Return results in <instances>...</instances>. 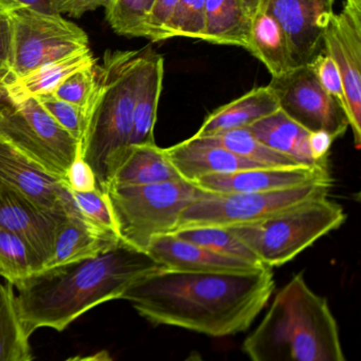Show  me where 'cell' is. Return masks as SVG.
<instances>
[{
	"label": "cell",
	"mask_w": 361,
	"mask_h": 361,
	"mask_svg": "<svg viewBox=\"0 0 361 361\" xmlns=\"http://www.w3.org/2000/svg\"><path fill=\"white\" fill-rule=\"evenodd\" d=\"M275 286L269 267L251 273L160 269L129 286L121 299L152 324L227 337L250 328Z\"/></svg>",
	"instance_id": "6da1fadb"
},
{
	"label": "cell",
	"mask_w": 361,
	"mask_h": 361,
	"mask_svg": "<svg viewBox=\"0 0 361 361\" xmlns=\"http://www.w3.org/2000/svg\"><path fill=\"white\" fill-rule=\"evenodd\" d=\"M162 269L146 252L121 241L93 258L44 269L13 286L29 336L42 328L63 332L97 305L122 298L129 286Z\"/></svg>",
	"instance_id": "7a4b0ae2"
},
{
	"label": "cell",
	"mask_w": 361,
	"mask_h": 361,
	"mask_svg": "<svg viewBox=\"0 0 361 361\" xmlns=\"http://www.w3.org/2000/svg\"><path fill=\"white\" fill-rule=\"evenodd\" d=\"M243 349L251 361H348L328 300L303 274L278 292Z\"/></svg>",
	"instance_id": "3957f363"
},
{
	"label": "cell",
	"mask_w": 361,
	"mask_h": 361,
	"mask_svg": "<svg viewBox=\"0 0 361 361\" xmlns=\"http://www.w3.org/2000/svg\"><path fill=\"white\" fill-rule=\"evenodd\" d=\"M146 49L107 51L97 66V88L87 112L78 154L91 167L97 188L105 192L110 171L129 145L136 91Z\"/></svg>",
	"instance_id": "277c9868"
},
{
	"label": "cell",
	"mask_w": 361,
	"mask_h": 361,
	"mask_svg": "<svg viewBox=\"0 0 361 361\" xmlns=\"http://www.w3.org/2000/svg\"><path fill=\"white\" fill-rule=\"evenodd\" d=\"M212 192L186 180L139 186L112 185L105 195L121 241L146 252L155 237L174 233L182 212Z\"/></svg>",
	"instance_id": "5b68a950"
},
{
	"label": "cell",
	"mask_w": 361,
	"mask_h": 361,
	"mask_svg": "<svg viewBox=\"0 0 361 361\" xmlns=\"http://www.w3.org/2000/svg\"><path fill=\"white\" fill-rule=\"evenodd\" d=\"M345 219L339 204L322 197L261 222L228 228L271 269L296 258L320 238L338 229Z\"/></svg>",
	"instance_id": "8992f818"
},
{
	"label": "cell",
	"mask_w": 361,
	"mask_h": 361,
	"mask_svg": "<svg viewBox=\"0 0 361 361\" xmlns=\"http://www.w3.org/2000/svg\"><path fill=\"white\" fill-rule=\"evenodd\" d=\"M0 141L66 180L80 142L61 128L36 97L15 102L0 82Z\"/></svg>",
	"instance_id": "52a82bcc"
},
{
	"label": "cell",
	"mask_w": 361,
	"mask_h": 361,
	"mask_svg": "<svg viewBox=\"0 0 361 361\" xmlns=\"http://www.w3.org/2000/svg\"><path fill=\"white\" fill-rule=\"evenodd\" d=\"M332 183H312L265 192L211 193L191 203L180 216L178 229L254 224L314 200L328 197Z\"/></svg>",
	"instance_id": "ba28073f"
},
{
	"label": "cell",
	"mask_w": 361,
	"mask_h": 361,
	"mask_svg": "<svg viewBox=\"0 0 361 361\" xmlns=\"http://www.w3.org/2000/svg\"><path fill=\"white\" fill-rule=\"evenodd\" d=\"M8 15L12 23L13 61L4 82L89 48L86 32L61 15L27 8H15Z\"/></svg>",
	"instance_id": "9c48e42d"
},
{
	"label": "cell",
	"mask_w": 361,
	"mask_h": 361,
	"mask_svg": "<svg viewBox=\"0 0 361 361\" xmlns=\"http://www.w3.org/2000/svg\"><path fill=\"white\" fill-rule=\"evenodd\" d=\"M268 87L280 110L309 133L324 131L334 141L347 133L348 114L324 90L311 66H301L273 78Z\"/></svg>",
	"instance_id": "30bf717a"
},
{
	"label": "cell",
	"mask_w": 361,
	"mask_h": 361,
	"mask_svg": "<svg viewBox=\"0 0 361 361\" xmlns=\"http://www.w3.org/2000/svg\"><path fill=\"white\" fill-rule=\"evenodd\" d=\"M324 53L336 63L349 109L356 149L361 146V0H345L324 37Z\"/></svg>",
	"instance_id": "8fae6325"
},
{
	"label": "cell",
	"mask_w": 361,
	"mask_h": 361,
	"mask_svg": "<svg viewBox=\"0 0 361 361\" xmlns=\"http://www.w3.org/2000/svg\"><path fill=\"white\" fill-rule=\"evenodd\" d=\"M336 0H263L268 12L285 32L296 68L309 65L324 52V37Z\"/></svg>",
	"instance_id": "7c38bea8"
},
{
	"label": "cell",
	"mask_w": 361,
	"mask_h": 361,
	"mask_svg": "<svg viewBox=\"0 0 361 361\" xmlns=\"http://www.w3.org/2000/svg\"><path fill=\"white\" fill-rule=\"evenodd\" d=\"M0 180L55 216H80L66 180L0 141Z\"/></svg>",
	"instance_id": "4fadbf2b"
},
{
	"label": "cell",
	"mask_w": 361,
	"mask_h": 361,
	"mask_svg": "<svg viewBox=\"0 0 361 361\" xmlns=\"http://www.w3.org/2000/svg\"><path fill=\"white\" fill-rule=\"evenodd\" d=\"M333 183L330 171L324 167H261L228 175H211L194 183L208 192H265L294 188L312 183Z\"/></svg>",
	"instance_id": "5bb4252c"
},
{
	"label": "cell",
	"mask_w": 361,
	"mask_h": 361,
	"mask_svg": "<svg viewBox=\"0 0 361 361\" xmlns=\"http://www.w3.org/2000/svg\"><path fill=\"white\" fill-rule=\"evenodd\" d=\"M67 216H55L0 180V227L20 235L42 262L52 255L57 226Z\"/></svg>",
	"instance_id": "9a60e30c"
},
{
	"label": "cell",
	"mask_w": 361,
	"mask_h": 361,
	"mask_svg": "<svg viewBox=\"0 0 361 361\" xmlns=\"http://www.w3.org/2000/svg\"><path fill=\"white\" fill-rule=\"evenodd\" d=\"M146 252L163 269L169 271L251 273L267 267L218 254L203 246L180 239L174 233L155 237L148 244Z\"/></svg>",
	"instance_id": "2e32d148"
},
{
	"label": "cell",
	"mask_w": 361,
	"mask_h": 361,
	"mask_svg": "<svg viewBox=\"0 0 361 361\" xmlns=\"http://www.w3.org/2000/svg\"><path fill=\"white\" fill-rule=\"evenodd\" d=\"M165 152L180 177L191 183L206 176L228 175L266 167L241 158L224 148L201 145L189 140L165 148Z\"/></svg>",
	"instance_id": "e0dca14e"
},
{
	"label": "cell",
	"mask_w": 361,
	"mask_h": 361,
	"mask_svg": "<svg viewBox=\"0 0 361 361\" xmlns=\"http://www.w3.org/2000/svg\"><path fill=\"white\" fill-rule=\"evenodd\" d=\"M120 242L117 233L101 231L80 216H68L57 226L52 255L44 269L93 258Z\"/></svg>",
	"instance_id": "ac0fdd59"
},
{
	"label": "cell",
	"mask_w": 361,
	"mask_h": 361,
	"mask_svg": "<svg viewBox=\"0 0 361 361\" xmlns=\"http://www.w3.org/2000/svg\"><path fill=\"white\" fill-rule=\"evenodd\" d=\"M179 180L184 179L165 149L156 144L129 145L112 165L107 188L112 185L139 186Z\"/></svg>",
	"instance_id": "d6986e66"
},
{
	"label": "cell",
	"mask_w": 361,
	"mask_h": 361,
	"mask_svg": "<svg viewBox=\"0 0 361 361\" xmlns=\"http://www.w3.org/2000/svg\"><path fill=\"white\" fill-rule=\"evenodd\" d=\"M165 61L150 48L146 49L134 106L129 145H153L154 129L162 90Z\"/></svg>",
	"instance_id": "ffe728a7"
},
{
	"label": "cell",
	"mask_w": 361,
	"mask_h": 361,
	"mask_svg": "<svg viewBox=\"0 0 361 361\" xmlns=\"http://www.w3.org/2000/svg\"><path fill=\"white\" fill-rule=\"evenodd\" d=\"M279 109L277 99L269 87H258L208 114L193 137H210L247 128Z\"/></svg>",
	"instance_id": "44dd1931"
},
{
	"label": "cell",
	"mask_w": 361,
	"mask_h": 361,
	"mask_svg": "<svg viewBox=\"0 0 361 361\" xmlns=\"http://www.w3.org/2000/svg\"><path fill=\"white\" fill-rule=\"evenodd\" d=\"M246 129L267 147L288 157L301 166L324 167L318 164L312 156L309 146L311 133L288 118L282 110H278Z\"/></svg>",
	"instance_id": "7402d4cb"
},
{
	"label": "cell",
	"mask_w": 361,
	"mask_h": 361,
	"mask_svg": "<svg viewBox=\"0 0 361 361\" xmlns=\"http://www.w3.org/2000/svg\"><path fill=\"white\" fill-rule=\"evenodd\" d=\"M93 65H95V59L90 49L87 48L59 61L46 63L23 78L2 82V86L6 94L15 102L52 94L68 76Z\"/></svg>",
	"instance_id": "603a6c76"
},
{
	"label": "cell",
	"mask_w": 361,
	"mask_h": 361,
	"mask_svg": "<svg viewBox=\"0 0 361 361\" xmlns=\"http://www.w3.org/2000/svg\"><path fill=\"white\" fill-rule=\"evenodd\" d=\"M252 18L241 0H205L201 40L248 50Z\"/></svg>",
	"instance_id": "cb8c5ba5"
},
{
	"label": "cell",
	"mask_w": 361,
	"mask_h": 361,
	"mask_svg": "<svg viewBox=\"0 0 361 361\" xmlns=\"http://www.w3.org/2000/svg\"><path fill=\"white\" fill-rule=\"evenodd\" d=\"M247 51L264 63L271 78L283 75L296 68L285 32L264 8H259L252 17Z\"/></svg>",
	"instance_id": "d4e9b609"
},
{
	"label": "cell",
	"mask_w": 361,
	"mask_h": 361,
	"mask_svg": "<svg viewBox=\"0 0 361 361\" xmlns=\"http://www.w3.org/2000/svg\"><path fill=\"white\" fill-rule=\"evenodd\" d=\"M189 141L201 145L216 146L224 148L241 158L251 161L256 164L266 167H295L301 166L288 157L273 152L271 148L259 141L248 129L227 131L210 137L188 139Z\"/></svg>",
	"instance_id": "484cf974"
},
{
	"label": "cell",
	"mask_w": 361,
	"mask_h": 361,
	"mask_svg": "<svg viewBox=\"0 0 361 361\" xmlns=\"http://www.w3.org/2000/svg\"><path fill=\"white\" fill-rule=\"evenodd\" d=\"M30 336L17 312L14 288L0 282V361H32Z\"/></svg>",
	"instance_id": "4316f807"
},
{
	"label": "cell",
	"mask_w": 361,
	"mask_h": 361,
	"mask_svg": "<svg viewBox=\"0 0 361 361\" xmlns=\"http://www.w3.org/2000/svg\"><path fill=\"white\" fill-rule=\"evenodd\" d=\"M44 269V262L25 239L0 227V276L14 286Z\"/></svg>",
	"instance_id": "83f0119b"
},
{
	"label": "cell",
	"mask_w": 361,
	"mask_h": 361,
	"mask_svg": "<svg viewBox=\"0 0 361 361\" xmlns=\"http://www.w3.org/2000/svg\"><path fill=\"white\" fill-rule=\"evenodd\" d=\"M180 239L231 258L264 265L245 243L241 241L228 227L197 226L178 229L174 233ZM265 267V265H264Z\"/></svg>",
	"instance_id": "f1b7e54d"
},
{
	"label": "cell",
	"mask_w": 361,
	"mask_h": 361,
	"mask_svg": "<svg viewBox=\"0 0 361 361\" xmlns=\"http://www.w3.org/2000/svg\"><path fill=\"white\" fill-rule=\"evenodd\" d=\"M105 12L106 20L119 35L146 38L144 0H108Z\"/></svg>",
	"instance_id": "f546056e"
},
{
	"label": "cell",
	"mask_w": 361,
	"mask_h": 361,
	"mask_svg": "<svg viewBox=\"0 0 361 361\" xmlns=\"http://www.w3.org/2000/svg\"><path fill=\"white\" fill-rule=\"evenodd\" d=\"M97 88V63L84 68L68 76L52 93L61 101L82 108L88 112Z\"/></svg>",
	"instance_id": "4dcf8cb0"
},
{
	"label": "cell",
	"mask_w": 361,
	"mask_h": 361,
	"mask_svg": "<svg viewBox=\"0 0 361 361\" xmlns=\"http://www.w3.org/2000/svg\"><path fill=\"white\" fill-rule=\"evenodd\" d=\"M70 192L76 210L83 220L101 231L117 233L116 224L105 192L100 189L87 192L70 190Z\"/></svg>",
	"instance_id": "1f68e13d"
},
{
	"label": "cell",
	"mask_w": 361,
	"mask_h": 361,
	"mask_svg": "<svg viewBox=\"0 0 361 361\" xmlns=\"http://www.w3.org/2000/svg\"><path fill=\"white\" fill-rule=\"evenodd\" d=\"M203 16L205 0H178L175 14L167 31V39L189 37L201 40Z\"/></svg>",
	"instance_id": "d6a6232c"
},
{
	"label": "cell",
	"mask_w": 361,
	"mask_h": 361,
	"mask_svg": "<svg viewBox=\"0 0 361 361\" xmlns=\"http://www.w3.org/2000/svg\"><path fill=\"white\" fill-rule=\"evenodd\" d=\"M49 116L78 142L82 141L86 127L87 112L78 106L61 101L52 94L35 97Z\"/></svg>",
	"instance_id": "836d02e7"
},
{
	"label": "cell",
	"mask_w": 361,
	"mask_h": 361,
	"mask_svg": "<svg viewBox=\"0 0 361 361\" xmlns=\"http://www.w3.org/2000/svg\"><path fill=\"white\" fill-rule=\"evenodd\" d=\"M309 66L315 72L324 90L343 107L349 118V109H348L347 99L343 90V80H341L338 68L332 57L326 53H321L309 63Z\"/></svg>",
	"instance_id": "e575fe53"
},
{
	"label": "cell",
	"mask_w": 361,
	"mask_h": 361,
	"mask_svg": "<svg viewBox=\"0 0 361 361\" xmlns=\"http://www.w3.org/2000/svg\"><path fill=\"white\" fill-rule=\"evenodd\" d=\"M177 4L178 0H154L146 18V38L153 42L167 40V31Z\"/></svg>",
	"instance_id": "d590c367"
},
{
	"label": "cell",
	"mask_w": 361,
	"mask_h": 361,
	"mask_svg": "<svg viewBox=\"0 0 361 361\" xmlns=\"http://www.w3.org/2000/svg\"><path fill=\"white\" fill-rule=\"evenodd\" d=\"M66 184L69 187L70 190L78 191V192H87V191L99 189L93 169L78 154L72 162L71 166L68 169Z\"/></svg>",
	"instance_id": "8d00e7d4"
},
{
	"label": "cell",
	"mask_w": 361,
	"mask_h": 361,
	"mask_svg": "<svg viewBox=\"0 0 361 361\" xmlns=\"http://www.w3.org/2000/svg\"><path fill=\"white\" fill-rule=\"evenodd\" d=\"M8 14H0V82L8 78L13 61L12 23Z\"/></svg>",
	"instance_id": "74e56055"
},
{
	"label": "cell",
	"mask_w": 361,
	"mask_h": 361,
	"mask_svg": "<svg viewBox=\"0 0 361 361\" xmlns=\"http://www.w3.org/2000/svg\"><path fill=\"white\" fill-rule=\"evenodd\" d=\"M334 139L324 131H314L309 133V146L314 160L318 164L329 167V152Z\"/></svg>",
	"instance_id": "f35d334b"
},
{
	"label": "cell",
	"mask_w": 361,
	"mask_h": 361,
	"mask_svg": "<svg viewBox=\"0 0 361 361\" xmlns=\"http://www.w3.org/2000/svg\"><path fill=\"white\" fill-rule=\"evenodd\" d=\"M108 0H59V13L72 17H81L89 11L97 10L100 6L106 8Z\"/></svg>",
	"instance_id": "ab89813d"
},
{
	"label": "cell",
	"mask_w": 361,
	"mask_h": 361,
	"mask_svg": "<svg viewBox=\"0 0 361 361\" xmlns=\"http://www.w3.org/2000/svg\"><path fill=\"white\" fill-rule=\"evenodd\" d=\"M15 8H27L45 14L61 15L59 0H6Z\"/></svg>",
	"instance_id": "60d3db41"
},
{
	"label": "cell",
	"mask_w": 361,
	"mask_h": 361,
	"mask_svg": "<svg viewBox=\"0 0 361 361\" xmlns=\"http://www.w3.org/2000/svg\"><path fill=\"white\" fill-rule=\"evenodd\" d=\"M64 361H112V356L105 350L87 356H73Z\"/></svg>",
	"instance_id": "b9f144b4"
},
{
	"label": "cell",
	"mask_w": 361,
	"mask_h": 361,
	"mask_svg": "<svg viewBox=\"0 0 361 361\" xmlns=\"http://www.w3.org/2000/svg\"><path fill=\"white\" fill-rule=\"evenodd\" d=\"M243 2L244 6H245L247 12L249 13L250 16L254 17V15L258 12L260 8L261 4H262L263 0H241Z\"/></svg>",
	"instance_id": "7bdbcfd3"
},
{
	"label": "cell",
	"mask_w": 361,
	"mask_h": 361,
	"mask_svg": "<svg viewBox=\"0 0 361 361\" xmlns=\"http://www.w3.org/2000/svg\"><path fill=\"white\" fill-rule=\"evenodd\" d=\"M13 10H15L14 6H11L6 0H0V14H6Z\"/></svg>",
	"instance_id": "ee69618b"
},
{
	"label": "cell",
	"mask_w": 361,
	"mask_h": 361,
	"mask_svg": "<svg viewBox=\"0 0 361 361\" xmlns=\"http://www.w3.org/2000/svg\"><path fill=\"white\" fill-rule=\"evenodd\" d=\"M184 361H206L199 354L191 353Z\"/></svg>",
	"instance_id": "f6af8a7d"
},
{
	"label": "cell",
	"mask_w": 361,
	"mask_h": 361,
	"mask_svg": "<svg viewBox=\"0 0 361 361\" xmlns=\"http://www.w3.org/2000/svg\"><path fill=\"white\" fill-rule=\"evenodd\" d=\"M153 2H154V0H144V6H146V18H148V11H150Z\"/></svg>",
	"instance_id": "bcb514c9"
}]
</instances>
